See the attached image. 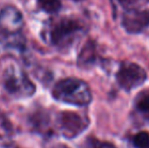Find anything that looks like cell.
I'll list each match as a JSON object with an SVG mask.
<instances>
[{
	"instance_id": "5",
	"label": "cell",
	"mask_w": 149,
	"mask_h": 148,
	"mask_svg": "<svg viewBox=\"0 0 149 148\" xmlns=\"http://www.w3.org/2000/svg\"><path fill=\"white\" fill-rule=\"evenodd\" d=\"M88 122L80 115L72 112H63L58 116V127L66 138H74L86 129Z\"/></svg>"
},
{
	"instance_id": "7",
	"label": "cell",
	"mask_w": 149,
	"mask_h": 148,
	"mask_svg": "<svg viewBox=\"0 0 149 148\" xmlns=\"http://www.w3.org/2000/svg\"><path fill=\"white\" fill-rule=\"evenodd\" d=\"M22 15L19 10L12 6L3 8L0 12V28L5 34H16L22 28Z\"/></svg>"
},
{
	"instance_id": "2",
	"label": "cell",
	"mask_w": 149,
	"mask_h": 148,
	"mask_svg": "<svg viewBox=\"0 0 149 148\" xmlns=\"http://www.w3.org/2000/svg\"><path fill=\"white\" fill-rule=\"evenodd\" d=\"M82 28L81 24L77 20L71 18H61L50 28L49 40L52 45L56 47H69L82 32Z\"/></svg>"
},
{
	"instance_id": "3",
	"label": "cell",
	"mask_w": 149,
	"mask_h": 148,
	"mask_svg": "<svg viewBox=\"0 0 149 148\" xmlns=\"http://www.w3.org/2000/svg\"><path fill=\"white\" fill-rule=\"evenodd\" d=\"M4 87L16 99L29 97L33 94L36 87L28 75L17 67H9L4 73Z\"/></svg>"
},
{
	"instance_id": "4",
	"label": "cell",
	"mask_w": 149,
	"mask_h": 148,
	"mask_svg": "<svg viewBox=\"0 0 149 148\" xmlns=\"http://www.w3.org/2000/svg\"><path fill=\"white\" fill-rule=\"evenodd\" d=\"M116 78L122 88L126 91H130L143 84L147 75L141 66L132 62H123L117 72Z\"/></svg>"
},
{
	"instance_id": "11",
	"label": "cell",
	"mask_w": 149,
	"mask_h": 148,
	"mask_svg": "<svg viewBox=\"0 0 149 148\" xmlns=\"http://www.w3.org/2000/svg\"><path fill=\"white\" fill-rule=\"evenodd\" d=\"M82 148H117L114 144L106 141H100L93 137H89L85 140Z\"/></svg>"
},
{
	"instance_id": "12",
	"label": "cell",
	"mask_w": 149,
	"mask_h": 148,
	"mask_svg": "<svg viewBox=\"0 0 149 148\" xmlns=\"http://www.w3.org/2000/svg\"><path fill=\"white\" fill-rule=\"evenodd\" d=\"M133 143L136 148H149V133L139 132L133 137Z\"/></svg>"
},
{
	"instance_id": "1",
	"label": "cell",
	"mask_w": 149,
	"mask_h": 148,
	"mask_svg": "<svg viewBox=\"0 0 149 148\" xmlns=\"http://www.w3.org/2000/svg\"><path fill=\"white\" fill-rule=\"evenodd\" d=\"M53 97L62 103L74 106H87L91 101V91L84 81L77 78L60 80L53 89Z\"/></svg>"
},
{
	"instance_id": "15",
	"label": "cell",
	"mask_w": 149,
	"mask_h": 148,
	"mask_svg": "<svg viewBox=\"0 0 149 148\" xmlns=\"http://www.w3.org/2000/svg\"><path fill=\"white\" fill-rule=\"evenodd\" d=\"M55 148H69V147L65 146V145H58V146H56Z\"/></svg>"
},
{
	"instance_id": "14",
	"label": "cell",
	"mask_w": 149,
	"mask_h": 148,
	"mask_svg": "<svg viewBox=\"0 0 149 148\" xmlns=\"http://www.w3.org/2000/svg\"><path fill=\"white\" fill-rule=\"evenodd\" d=\"M1 133L6 134L7 133V127H6V122L3 117H0V135Z\"/></svg>"
},
{
	"instance_id": "9",
	"label": "cell",
	"mask_w": 149,
	"mask_h": 148,
	"mask_svg": "<svg viewBox=\"0 0 149 148\" xmlns=\"http://www.w3.org/2000/svg\"><path fill=\"white\" fill-rule=\"evenodd\" d=\"M93 56H94V45L91 42H89V43H87L85 45V47L81 51V54L78 58L79 63L82 64V65H86V64L90 63L93 60Z\"/></svg>"
},
{
	"instance_id": "13",
	"label": "cell",
	"mask_w": 149,
	"mask_h": 148,
	"mask_svg": "<svg viewBox=\"0 0 149 148\" xmlns=\"http://www.w3.org/2000/svg\"><path fill=\"white\" fill-rule=\"evenodd\" d=\"M118 1L122 6L126 7L127 9H131V8H133V6L139 3L141 0H118Z\"/></svg>"
},
{
	"instance_id": "6",
	"label": "cell",
	"mask_w": 149,
	"mask_h": 148,
	"mask_svg": "<svg viewBox=\"0 0 149 148\" xmlns=\"http://www.w3.org/2000/svg\"><path fill=\"white\" fill-rule=\"evenodd\" d=\"M149 26V11L131 8L123 16V26L130 34H138Z\"/></svg>"
},
{
	"instance_id": "10",
	"label": "cell",
	"mask_w": 149,
	"mask_h": 148,
	"mask_svg": "<svg viewBox=\"0 0 149 148\" xmlns=\"http://www.w3.org/2000/svg\"><path fill=\"white\" fill-rule=\"evenodd\" d=\"M39 6L48 13H55L61 8L60 0H38Z\"/></svg>"
},
{
	"instance_id": "8",
	"label": "cell",
	"mask_w": 149,
	"mask_h": 148,
	"mask_svg": "<svg viewBox=\"0 0 149 148\" xmlns=\"http://www.w3.org/2000/svg\"><path fill=\"white\" fill-rule=\"evenodd\" d=\"M135 106L138 111L144 114H149V90H144L137 95Z\"/></svg>"
}]
</instances>
